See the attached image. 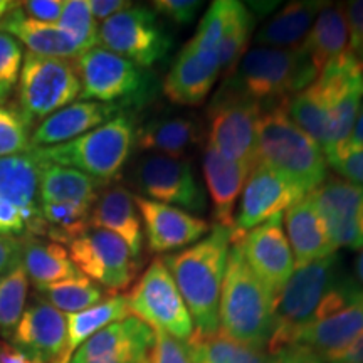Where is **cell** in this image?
I'll use <instances>...</instances> for the list:
<instances>
[{
	"label": "cell",
	"instance_id": "obj_1",
	"mask_svg": "<svg viewBox=\"0 0 363 363\" xmlns=\"http://www.w3.org/2000/svg\"><path fill=\"white\" fill-rule=\"evenodd\" d=\"M363 301V289L345 271L337 252L311 264L296 267L274 301V328L267 353L274 355L293 345L306 326Z\"/></svg>",
	"mask_w": 363,
	"mask_h": 363
},
{
	"label": "cell",
	"instance_id": "obj_2",
	"mask_svg": "<svg viewBox=\"0 0 363 363\" xmlns=\"http://www.w3.org/2000/svg\"><path fill=\"white\" fill-rule=\"evenodd\" d=\"M229 247L230 229L214 225L199 242L162 257L192 318L194 333L220 330V291Z\"/></svg>",
	"mask_w": 363,
	"mask_h": 363
},
{
	"label": "cell",
	"instance_id": "obj_3",
	"mask_svg": "<svg viewBox=\"0 0 363 363\" xmlns=\"http://www.w3.org/2000/svg\"><path fill=\"white\" fill-rule=\"evenodd\" d=\"M219 321L227 337L262 350L267 348L274 328V298L249 267L238 240H230Z\"/></svg>",
	"mask_w": 363,
	"mask_h": 363
},
{
	"label": "cell",
	"instance_id": "obj_4",
	"mask_svg": "<svg viewBox=\"0 0 363 363\" xmlns=\"http://www.w3.org/2000/svg\"><path fill=\"white\" fill-rule=\"evenodd\" d=\"M288 101L264 108L257 123V158L308 195L328 177L320 145L293 123Z\"/></svg>",
	"mask_w": 363,
	"mask_h": 363
},
{
	"label": "cell",
	"instance_id": "obj_5",
	"mask_svg": "<svg viewBox=\"0 0 363 363\" xmlns=\"http://www.w3.org/2000/svg\"><path fill=\"white\" fill-rule=\"evenodd\" d=\"M318 74L301 49L256 48L240 57L224 86L264 108L289 98L316 81Z\"/></svg>",
	"mask_w": 363,
	"mask_h": 363
},
{
	"label": "cell",
	"instance_id": "obj_6",
	"mask_svg": "<svg viewBox=\"0 0 363 363\" xmlns=\"http://www.w3.org/2000/svg\"><path fill=\"white\" fill-rule=\"evenodd\" d=\"M135 140L133 120L123 113L71 142L33 150L40 160L79 170L106 185L125 169Z\"/></svg>",
	"mask_w": 363,
	"mask_h": 363
},
{
	"label": "cell",
	"instance_id": "obj_7",
	"mask_svg": "<svg viewBox=\"0 0 363 363\" xmlns=\"http://www.w3.org/2000/svg\"><path fill=\"white\" fill-rule=\"evenodd\" d=\"M83 99L115 104L121 110L140 108L155 94V79L128 59L104 48L84 51L74 59Z\"/></svg>",
	"mask_w": 363,
	"mask_h": 363
},
{
	"label": "cell",
	"instance_id": "obj_8",
	"mask_svg": "<svg viewBox=\"0 0 363 363\" xmlns=\"http://www.w3.org/2000/svg\"><path fill=\"white\" fill-rule=\"evenodd\" d=\"M79 94L81 81L74 62L26 54L19 76V113L27 125L44 121Z\"/></svg>",
	"mask_w": 363,
	"mask_h": 363
},
{
	"label": "cell",
	"instance_id": "obj_9",
	"mask_svg": "<svg viewBox=\"0 0 363 363\" xmlns=\"http://www.w3.org/2000/svg\"><path fill=\"white\" fill-rule=\"evenodd\" d=\"M262 108L224 84L207 108L208 147L230 162L254 167L257 158V123Z\"/></svg>",
	"mask_w": 363,
	"mask_h": 363
},
{
	"label": "cell",
	"instance_id": "obj_10",
	"mask_svg": "<svg viewBox=\"0 0 363 363\" xmlns=\"http://www.w3.org/2000/svg\"><path fill=\"white\" fill-rule=\"evenodd\" d=\"M125 298L130 315L152 330L163 331L182 342H189L192 337L194 321L169 267L162 259H155L147 267Z\"/></svg>",
	"mask_w": 363,
	"mask_h": 363
},
{
	"label": "cell",
	"instance_id": "obj_11",
	"mask_svg": "<svg viewBox=\"0 0 363 363\" xmlns=\"http://www.w3.org/2000/svg\"><path fill=\"white\" fill-rule=\"evenodd\" d=\"M98 44L142 69H148L169 56L174 39L153 9L131 6L101 22Z\"/></svg>",
	"mask_w": 363,
	"mask_h": 363
},
{
	"label": "cell",
	"instance_id": "obj_12",
	"mask_svg": "<svg viewBox=\"0 0 363 363\" xmlns=\"http://www.w3.org/2000/svg\"><path fill=\"white\" fill-rule=\"evenodd\" d=\"M133 182L150 201L182 208L192 216L207 211L206 192L187 158L147 153L136 162Z\"/></svg>",
	"mask_w": 363,
	"mask_h": 363
},
{
	"label": "cell",
	"instance_id": "obj_13",
	"mask_svg": "<svg viewBox=\"0 0 363 363\" xmlns=\"http://www.w3.org/2000/svg\"><path fill=\"white\" fill-rule=\"evenodd\" d=\"M69 257L81 274L110 293L130 288L140 262L125 240L104 229L86 230L69 244Z\"/></svg>",
	"mask_w": 363,
	"mask_h": 363
},
{
	"label": "cell",
	"instance_id": "obj_14",
	"mask_svg": "<svg viewBox=\"0 0 363 363\" xmlns=\"http://www.w3.org/2000/svg\"><path fill=\"white\" fill-rule=\"evenodd\" d=\"M230 240H238L240 244L249 267L269 289L276 301L296 269L291 246L283 227V214L271 217L247 233L230 229Z\"/></svg>",
	"mask_w": 363,
	"mask_h": 363
},
{
	"label": "cell",
	"instance_id": "obj_15",
	"mask_svg": "<svg viewBox=\"0 0 363 363\" xmlns=\"http://www.w3.org/2000/svg\"><path fill=\"white\" fill-rule=\"evenodd\" d=\"M335 249H360V216L363 189L342 177H326L308 194Z\"/></svg>",
	"mask_w": 363,
	"mask_h": 363
},
{
	"label": "cell",
	"instance_id": "obj_16",
	"mask_svg": "<svg viewBox=\"0 0 363 363\" xmlns=\"http://www.w3.org/2000/svg\"><path fill=\"white\" fill-rule=\"evenodd\" d=\"M155 330L135 316L115 321L84 342L71 363H152Z\"/></svg>",
	"mask_w": 363,
	"mask_h": 363
},
{
	"label": "cell",
	"instance_id": "obj_17",
	"mask_svg": "<svg viewBox=\"0 0 363 363\" xmlns=\"http://www.w3.org/2000/svg\"><path fill=\"white\" fill-rule=\"evenodd\" d=\"M303 197L305 194L296 185L259 162L249 172L233 229L238 233H247L271 217L283 214Z\"/></svg>",
	"mask_w": 363,
	"mask_h": 363
},
{
	"label": "cell",
	"instance_id": "obj_18",
	"mask_svg": "<svg viewBox=\"0 0 363 363\" xmlns=\"http://www.w3.org/2000/svg\"><path fill=\"white\" fill-rule=\"evenodd\" d=\"M13 347L39 363L61 360L67 342V320L44 299L27 306L12 333Z\"/></svg>",
	"mask_w": 363,
	"mask_h": 363
},
{
	"label": "cell",
	"instance_id": "obj_19",
	"mask_svg": "<svg viewBox=\"0 0 363 363\" xmlns=\"http://www.w3.org/2000/svg\"><path fill=\"white\" fill-rule=\"evenodd\" d=\"M135 203L145 225L148 247L153 252H170L199 242L211 225L182 208L135 195Z\"/></svg>",
	"mask_w": 363,
	"mask_h": 363
},
{
	"label": "cell",
	"instance_id": "obj_20",
	"mask_svg": "<svg viewBox=\"0 0 363 363\" xmlns=\"http://www.w3.org/2000/svg\"><path fill=\"white\" fill-rule=\"evenodd\" d=\"M219 76V52L203 51L187 43L167 74L163 94L180 106H201Z\"/></svg>",
	"mask_w": 363,
	"mask_h": 363
},
{
	"label": "cell",
	"instance_id": "obj_21",
	"mask_svg": "<svg viewBox=\"0 0 363 363\" xmlns=\"http://www.w3.org/2000/svg\"><path fill=\"white\" fill-rule=\"evenodd\" d=\"M44 162L33 148L19 155L0 158V197L21 208L33 222V235L45 234L40 214V172Z\"/></svg>",
	"mask_w": 363,
	"mask_h": 363
},
{
	"label": "cell",
	"instance_id": "obj_22",
	"mask_svg": "<svg viewBox=\"0 0 363 363\" xmlns=\"http://www.w3.org/2000/svg\"><path fill=\"white\" fill-rule=\"evenodd\" d=\"M123 113L126 111L115 104L98 101L71 103L40 121L30 136V148L56 147V145L67 143Z\"/></svg>",
	"mask_w": 363,
	"mask_h": 363
},
{
	"label": "cell",
	"instance_id": "obj_23",
	"mask_svg": "<svg viewBox=\"0 0 363 363\" xmlns=\"http://www.w3.org/2000/svg\"><path fill=\"white\" fill-rule=\"evenodd\" d=\"M299 49L308 57L318 76L326 67L338 65L352 56L350 29L345 17L343 4H325Z\"/></svg>",
	"mask_w": 363,
	"mask_h": 363
},
{
	"label": "cell",
	"instance_id": "obj_24",
	"mask_svg": "<svg viewBox=\"0 0 363 363\" xmlns=\"http://www.w3.org/2000/svg\"><path fill=\"white\" fill-rule=\"evenodd\" d=\"M203 142V126L192 113H169L136 130L135 145L148 153L182 157Z\"/></svg>",
	"mask_w": 363,
	"mask_h": 363
},
{
	"label": "cell",
	"instance_id": "obj_25",
	"mask_svg": "<svg viewBox=\"0 0 363 363\" xmlns=\"http://www.w3.org/2000/svg\"><path fill=\"white\" fill-rule=\"evenodd\" d=\"M202 169L208 197L212 201V217L216 225L233 229L235 203L240 199L249 172L252 169L244 163L227 160L208 145L203 152Z\"/></svg>",
	"mask_w": 363,
	"mask_h": 363
},
{
	"label": "cell",
	"instance_id": "obj_26",
	"mask_svg": "<svg viewBox=\"0 0 363 363\" xmlns=\"http://www.w3.org/2000/svg\"><path fill=\"white\" fill-rule=\"evenodd\" d=\"M363 337V301L350 305L333 315L306 326L294 343L305 345L321 357L325 363L350 350Z\"/></svg>",
	"mask_w": 363,
	"mask_h": 363
},
{
	"label": "cell",
	"instance_id": "obj_27",
	"mask_svg": "<svg viewBox=\"0 0 363 363\" xmlns=\"http://www.w3.org/2000/svg\"><path fill=\"white\" fill-rule=\"evenodd\" d=\"M89 225L104 229L123 239L130 251L138 259L143 249V230L140 212L136 208L135 195L125 187H111L99 194L91 208Z\"/></svg>",
	"mask_w": 363,
	"mask_h": 363
},
{
	"label": "cell",
	"instance_id": "obj_28",
	"mask_svg": "<svg viewBox=\"0 0 363 363\" xmlns=\"http://www.w3.org/2000/svg\"><path fill=\"white\" fill-rule=\"evenodd\" d=\"M0 33L12 35L38 56L76 59L84 52L81 45L61 27L27 19L17 7V2H13L12 9H9L6 16L0 19Z\"/></svg>",
	"mask_w": 363,
	"mask_h": 363
},
{
	"label": "cell",
	"instance_id": "obj_29",
	"mask_svg": "<svg viewBox=\"0 0 363 363\" xmlns=\"http://www.w3.org/2000/svg\"><path fill=\"white\" fill-rule=\"evenodd\" d=\"M283 217L288 230L286 238L291 246L296 267L311 264L337 252L308 195L294 202Z\"/></svg>",
	"mask_w": 363,
	"mask_h": 363
},
{
	"label": "cell",
	"instance_id": "obj_30",
	"mask_svg": "<svg viewBox=\"0 0 363 363\" xmlns=\"http://www.w3.org/2000/svg\"><path fill=\"white\" fill-rule=\"evenodd\" d=\"M325 4L326 2H316V0L289 2L257 30L254 40L262 48H301L308 33L311 30L318 12L325 7Z\"/></svg>",
	"mask_w": 363,
	"mask_h": 363
},
{
	"label": "cell",
	"instance_id": "obj_31",
	"mask_svg": "<svg viewBox=\"0 0 363 363\" xmlns=\"http://www.w3.org/2000/svg\"><path fill=\"white\" fill-rule=\"evenodd\" d=\"M22 266L35 289L81 274L72 264L69 251L62 244L34 235H26L22 239Z\"/></svg>",
	"mask_w": 363,
	"mask_h": 363
},
{
	"label": "cell",
	"instance_id": "obj_32",
	"mask_svg": "<svg viewBox=\"0 0 363 363\" xmlns=\"http://www.w3.org/2000/svg\"><path fill=\"white\" fill-rule=\"evenodd\" d=\"M103 187V182L83 172L44 162L40 172L39 197L40 202H67L93 208Z\"/></svg>",
	"mask_w": 363,
	"mask_h": 363
},
{
	"label": "cell",
	"instance_id": "obj_33",
	"mask_svg": "<svg viewBox=\"0 0 363 363\" xmlns=\"http://www.w3.org/2000/svg\"><path fill=\"white\" fill-rule=\"evenodd\" d=\"M131 316L125 296H111L103 299L98 305L88 310L67 315V342L61 360L56 363H71V358L84 342L96 335L99 330L106 328L115 321Z\"/></svg>",
	"mask_w": 363,
	"mask_h": 363
},
{
	"label": "cell",
	"instance_id": "obj_34",
	"mask_svg": "<svg viewBox=\"0 0 363 363\" xmlns=\"http://www.w3.org/2000/svg\"><path fill=\"white\" fill-rule=\"evenodd\" d=\"M187 343L195 363H271L267 350L240 343L220 330L211 335L192 333Z\"/></svg>",
	"mask_w": 363,
	"mask_h": 363
},
{
	"label": "cell",
	"instance_id": "obj_35",
	"mask_svg": "<svg viewBox=\"0 0 363 363\" xmlns=\"http://www.w3.org/2000/svg\"><path fill=\"white\" fill-rule=\"evenodd\" d=\"M288 115L299 130L305 131L313 142L320 145V148H326L330 130V108L323 93L313 83L288 101Z\"/></svg>",
	"mask_w": 363,
	"mask_h": 363
},
{
	"label": "cell",
	"instance_id": "obj_36",
	"mask_svg": "<svg viewBox=\"0 0 363 363\" xmlns=\"http://www.w3.org/2000/svg\"><path fill=\"white\" fill-rule=\"evenodd\" d=\"M38 291L44 294L49 305L67 315L88 310L104 299V289L101 286L83 274L48 284Z\"/></svg>",
	"mask_w": 363,
	"mask_h": 363
},
{
	"label": "cell",
	"instance_id": "obj_37",
	"mask_svg": "<svg viewBox=\"0 0 363 363\" xmlns=\"http://www.w3.org/2000/svg\"><path fill=\"white\" fill-rule=\"evenodd\" d=\"M40 214L45 225V238L62 246L71 244L91 229V208L78 203L40 202Z\"/></svg>",
	"mask_w": 363,
	"mask_h": 363
},
{
	"label": "cell",
	"instance_id": "obj_38",
	"mask_svg": "<svg viewBox=\"0 0 363 363\" xmlns=\"http://www.w3.org/2000/svg\"><path fill=\"white\" fill-rule=\"evenodd\" d=\"M252 30L254 17L249 7L240 2H230L229 16H227L224 35H222L219 49L220 74H224L225 78L230 76L240 57L246 54Z\"/></svg>",
	"mask_w": 363,
	"mask_h": 363
},
{
	"label": "cell",
	"instance_id": "obj_39",
	"mask_svg": "<svg viewBox=\"0 0 363 363\" xmlns=\"http://www.w3.org/2000/svg\"><path fill=\"white\" fill-rule=\"evenodd\" d=\"M27 289L29 278L22 262L0 279V335L9 340L24 315Z\"/></svg>",
	"mask_w": 363,
	"mask_h": 363
},
{
	"label": "cell",
	"instance_id": "obj_40",
	"mask_svg": "<svg viewBox=\"0 0 363 363\" xmlns=\"http://www.w3.org/2000/svg\"><path fill=\"white\" fill-rule=\"evenodd\" d=\"M56 26L66 30L81 45L83 51H89L98 45L99 27L91 16L88 0H67L65 2V9H62Z\"/></svg>",
	"mask_w": 363,
	"mask_h": 363
},
{
	"label": "cell",
	"instance_id": "obj_41",
	"mask_svg": "<svg viewBox=\"0 0 363 363\" xmlns=\"http://www.w3.org/2000/svg\"><path fill=\"white\" fill-rule=\"evenodd\" d=\"M30 150L29 125L19 111L0 104V158L19 155Z\"/></svg>",
	"mask_w": 363,
	"mask_h": 363
},
{
	"label": "cell",
	"instance_id": "obj_42",
	"mask_svg": "<svg viewBox=\"0 0 363 363\" xmlns=\"http://www.w3.org/2000/svg\"><path fill=\"white\" fill-rule=\"evenodd\" d=\"M24 52L12 35L0 33V103L7 101L19 81Z\"/></svg>",
	"mask_w": 363,
	"mask_h": 363
},
{
	"label": "cell",
	"instance_id": "obj_43",
	"mask_svg": "<svg viewBox=\"0 0 363 363\" xmlns=\"http://www.w3.org/2000/svg\"><path fill=\"white\" fill-rule=\"evenodd\" d=\"M152 363H195L187 342H182L163 331H155Z\"/></svg>",
	"mask_w": 363,
	"mask_h": 363
},
{
	"label": "cell",
	"instance_id": "obj_44",
	"mask_svg": "<svg viewBox=\"0 0 363 363\" xmlns=\"http://www.w3.org/2000/svg\"><path fill=\"white\" fill-rule=\"evenodd\" d=\"M153 11L175 22L177 26H190L201 12L203 4L199 0H155Z\"/></svg>",
	"mask_w": 363,
	"mask_h": 363
},
{
	"label": "cell",
	"instance_id": "obj_45",
	"mask_svg": "<svg viewBox=\"0 0 363 363\" xmlns=\"http://www.w3.org/2000/svg\"><path fill=\"white\" fill-rule=\"evenodd\" d=\"M65 2L66 0H29V2H17V7L27 19L43 24H57Z\"/></svg>",
	"mask_w": 363,
	"mask_h": 363
},
{
	"label": "cell",
	"instance_id": "obj_46",
	"mask_svg": "<svg viewBox=\"0 0 363 363\" xmlns=\"http://www.w3.org/2000/svg\"><path fill=\"white\" fill-rule=\"evenodd\" d=\"M326 162L333 167L337 174L342 175V179L363 189V150L340 153V155L326 158Z\"/></svg>",
	"mask_w": 363,
	"mask_h": 363
},
{
	"label": "cell",
	"instance_id": "obj_47",
	"mask_svg": "<svg viewBox=\"0 0 363 363\" xmlns=\"http://www.w3.org/2000/svg\"><path fill=\"white\" fill-rule=\"evenodd\" d=\"M345 17L350 29L352 51H363V0H352L343 4Z\"/></svg>",
	"mask_w": 363,
	"mask_h": 363
},
{
	"label": "cell",
	"instance_id": "obj_48",
	"mask_svg": "<svg viewBox=\"0 0 363 363\" xmlns=\"http://www.w3.org/2000/svg\"><path fill=\"white\" fill-rule=\"evenodd\" d=\"M22 262V239L0 235V276H6Z\"/></svg>",
	"mask_w": 363,
	"mask_h": 363
},
{
	"label": "cell",
	"instance_id": "obj_49",
	"mask_svg": "<svg viewBox=\"0 0 363 363\" xmlns=\"http://www.w3.org/2000/svg\"><path fill=\"white\" fill-rule=\"evenodd\" d=\"M271 363H325V360L305 345L293 343L271 355Z\"/></svg>",
	"mask_w": 363,
	"mask_h": 363
},
{
	"label": "cell",
	"instance_id": "obj_50",
	"mask_svg": "<svg viewBox=\"0 0 363 363\" xmlns=\"http://www.w3.org/2000/svg\"><path fill=\"white\" fill-rule=\"evenodd\" d=\"M88 6L93 19L104 22L121 11H125V9L131 7L133 4L126 2V0H88Z\"/></svg>",
	"mask_w": 363,
	"mask_h": 363
},
{
	"label": "cell",
	"instance_id": "obj_51",
	"mask_svg": "<svg viewBox=\"0 0 363 363\" xmlns=\"http://www.w3.org/2000/svg\"><path fill=\"white\" fill-rule=\"evenodd\" d=\"M357 150H363V103L360 104V110H358L357 120H355V123H353L350 138H348V142L345 143L342 152H338L337 155H340V153H347V152H357Z\"/></svg>",
	"mask_w": 363,
	"mask_h": 363
},
{
	"label": "cell",
	"instance_id": "obj_52",
	"mask_svg": "<svg viewBox=\"0 0 363 363\" xmlns=\"http://www.w3.org/2000/svg\"><path fill=\"white\" fill-rule=\"evenodd\" d=\"M0 363H39L34 358L27 357L26 353H22L19 348H16L13 345L9 343H0Z\"/></svg>",
	"mask_w": 363,
	"mask_h": 363
},
{
	"label": "cell",
	"instance_id": "obj_53",
	"mask_svg": "<svg viewBox=\"0 0 363 363\" xmlns=\"http://www.w3.org/2000/svg\"><path fill=\"white\" fill-rule=\"evenodd\" d=\"M330 363H363V337L357 340L350 350H347L343 355H340L331 360Z\"/></svg>",
	"mask_w": 363,
	"mask_h": 363
},
{
	"label": "cell",
	"instance_id": "obj_54",
	"mask_svg": "<svg viewBox=\"0 0 363 363\" xmlns=\"http://www.w3.org/2000/svg\"><path fill=\"white\" fill-rule=\"evenodd\" d=\"M355 279L357 283L360 284V288L363 289V247L360 249V254H358L355 261Z\"/></svg>",
	"mask_w": 363,
	"mask_h": 363
},
{
	"label": "cell",
	"instance_id": "obj_55",
	"mask_svg": "<svg viewBox=\"0 0 363 363\" xmlns=\"http://www.w3.org/2000/svg\"><path fill=\"white\" fill-rule=\"evenodd\" d=\"M13 2H6V0H0V19L9 12V9H12Z\"/></svg>",
	"mask_w": 363,
	"mask_h": 363
},
{
	"label": "cell",
	"instance_id": "obj_56",
	"mask_svg": "<svg viewBox=\"0 0 363 363\" xmlns=\"http://www.w3.org/2000/svg\"><path fill=\"white\" fill-rule=\"evenodd\" d=\"M357 57V65H358V69H360V76H362V81H363V51H358V52H353Z\"/></svg>",
	"mask_w": 363,
	"mask_h": 363
},
{
	"label": "cell",
	"instance_id": "obj_57",
	"mask_svg": "<svg viewBox=\"0 0 363 363\" xmlns=\"http://www.w3.org/2000/svg\"><path fill=\"white\" fill-rule=\"evenodd\" d=\"M358 230H360V249L363 247V211L360 216V224H358Z\"/></svg>",
	"mask_w": 363,
	"mask_h": 363
}]
</instances>
